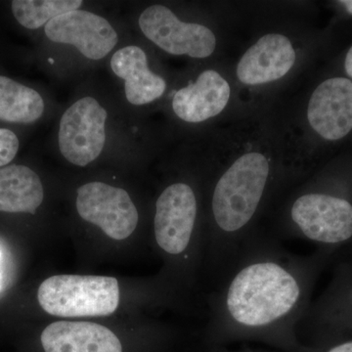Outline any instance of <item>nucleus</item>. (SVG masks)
I'll return each instance as SVG.
<instances>
[{
  "mask_svg": "<svg viewBox=\"0 0 352 352\" xmlns=\"http://www.w3.org/2000/svg\"><path fill=\"white\" fill-rule=\"evenodd\" d=\"M270 173L267 159L261 153H247L234 162L217 182L212 212L217 226L239 230L256 212Z\"/></svg>",
  "mask_w": 352,
  "mask_h": 352,
  "instance_id": "obj_2",
  "label": "nucleus"
},
{
  "mask_svg": "<svg viewBox=\"0 0 352 352\" xmlns=\"http://www.w3.org/2000/svg\"><path fill=\"white\" fill-rule=\"evenodd\" d=\"M45 104L34 88L0 76V120L11 124H34L43 117Z\"/></svg>",
  "mask_w": 352,
  "mask_h": 352,
  "instance_id": "obj_16",
  "label": "nucleus"
},
{
  "mask_svg": "<svg viewBox=\"0 0 352 352\" xmlns=\"http://www.w3.org/2000/svg\"><path fill=\"white\" fill-rule=\"evenodd\" d=\"M298 298L300 287L291 273L276 263H254L234 278L227 307L238 323L259 327L289 314Z\"/></svg>",
  "mask_w": 352,
  "mask_h": 352,
  "instance_id": "obj_1",
  "label": "nucleus"
},
{
  "mask_svg": "<svg viewBox=\"0 0 352 352\" xmlns=\"http://www.w3.org/2000/svg\"><path fill=\"white\" fill-rule=\"evenodd\" d=\"M44 32L52 43L74 46L95 61L107 56L119 41L118 32L107 19L80 9L51 20Z\"/></svg>",
  "mask_w": 352,
  "mask_h": 352,
  "instance_id": "obj_8",
  "label": "nucleus"
},
{
  "mask_svg": "<svg viewBox=\"0 0 352 352\" xmlns=\"http://www.w3.org/2000/svg\"><path fill=\"white\" fill-rule=\"evenodd\" d=\"M43 199V183L32 168L19 164L0 168V212L34 214Z\"/></svg>",
  "mask_w": 352,
  "mask_h": 352,
  "instance_id": "obj_15",
  "label": "nucleus"
},
{
  "mask_svg": "<svg viewBox=\"0 0 352 352\" xmlns=\"http://www.w3.org/2000/svg\"><path fill=\"white\" fill-rule=\"evenodd\" d=\"M344 67H346L347 75L352 78V47L349 50V52H347Z\"/></svg>",
  "mask_w": 352,
  "mask_h": 352,
  "instance_id": "obj_20",
  "label": "nucleus"
},
{
  "mask_svg": "<svg viewBox=\"0 0 352 352\" xmlns=\"http://www.w3.org/2000/svg\"><path fill=\"white\" fill-rule=\"evenodd\" d=\"M82 3L80 0H15L11 8L22 27L38 30L63 14L78 10Z\"/></svg>",
  "mask_w": 352,
  "mask_h": 352,
  "instance_id": "obj_17",
  "label": "nucleus"
},
{
  "mask_svg": "<svg viewBox=\"0 0 352 352\" xmlns=\"http://www.w3.org/2000/svg\"><path fill=\"white\" fill-rule=\"evenodd\" d=\"M76 210L89 223L113 240L129 238L138 227V210L126 190L103 182H89L78 189Z\"/></svg>",
  "mask_w": 352,
  "mask_h": 352,
  "instance_id": "obj_6",
  "label": "nucleus"
},
{
  "mask_svg": "<svg viewBox=\"0 0 352 352\" xmlns=\"http://www.w3.org/2000/svg\"><path fill=\"white\" fill-rule=\"evenodd\" d=\"M328 352H352V340L333 346Z\"/></svg>",
  "mask_w": 352,
  "mask_h": 352,
  "instance_id": "obj_19",
  "label": "nucleus"
},
{
  "mask_svg": "<svg viewBox=\"0 0 352 352\" xmlns=\"http://www.w3.org/2000/svg\"><path fill=\"white\" fill-rule=\"evenodd\" d=\"M291 41L279 34H265L241 58L237 76L248 85H263L280 80L296 62Z\"/></svg>",
  "mask_w": 352,
  "mask_h": 352,
  "instance_id": "obj_11",
  "label": "nucleus"
},
{
  "mask_svg": "<svg viewBox=\"0 0 352 352\" xmlns=\"http://www.w3.org/2000/svg\"><path fill=\"white\" fill-rule=\"evenodd\" d=\"M310 126L326 140H339L352 129V82L333 78L322 82L307 108Z\"/></svg>",
  "mask_w": 352,
  "mask_h": 352,
  "instance_id": "obj_10",
  "label": "nucleus"
},
{
  "mask_svg": "<svg viewBox=\"0 0 352 352\" xmlns=\"http://www.w3.org/2000/svg\"><path fill=\"white\" fill-rule=\"evenodd\" d=\"M230 98L229 83L214 69L203 72L196 82L176 91L173 110L180 120L191 124L219 115Z\"/></svg>",
  "mask_w": 352,
  "mask_h": 352,
  "instance_id": "obj_12",
  "label": "nucleus"
},
{
  "mask_svg": "<svg viewBox=\"0 0 352 352\" xmlns=\"http://www.w3.org/2000/svg\"><path fill=\"white\" fill-rule=\"evenodd\" d=\"M291 214L308 239L338 244L352 237V205L344 199L307 194L295 201Z\"/></svg>",
  "mask_w": 352,
  "mask_h": 352,
  "instance_id": "obj_7",
  "label": "nucleus"
},
{
  "mask_svg": "<svg viewBox=\"0 0 352 352\" xmlns=\"http://www.w3.org/2000/svg\"><path fill=\"white\" fill-rule=\"evenodd\" d=\"M106 109L87 96L69 106L60 120L58 144L69 164L87 166L98 159L107 140Z\"/></svg>",
  "mask_w": 352,
  "mask_h": 352,
  "instance_id": "obj_4",
  "label": "nucleus"
},
{
  "mask_svg": "<svg viewBox=\"0 0 352 352\" xmlns=\"http://www.w3.org/2000/svg\"><path fill=\"white\" fill-rule=\"evenodd\" d=\"M38 300L53 316H109L119 307V283L113 277L56 275L41 283Z\"/></svg>",
  "mask_w": 352,
  "mask_h": 352,
  "instance_id": "obj_3",
  "label": "nucleus"
},
{
  "mask_svg": "<svg viewBox=\"0 0 352 352\" xmlns=\"http://www.w3.org/2000/svg\"><path fill=\"white\" fill-rule=\"evenodd\" d=\"M17 135L10 129H0V168L8 166L19 151Z\"/></svg>",
  "mask_w": 352,
  "mask_h": 352,
  "instance_id": "obj_18",
  "label": "nucleus"
},
{
  "mask_svg": "<svg viewBox=\"0 0 352 352\" xmlns=\"http://www.w3.org/2000/svg\"><path fill=\"white\" fill-rule=\"evenodd\" d=\"M110 66L115 76L124 80V94L131 105H147L166 91V80L150 71L147 55L139 46L120 48L113 53Z\"/></svg>",
  "mask_w": 352,
  "mask_h": 352,
  "instance_id": "obj_14",
  "label": "nucleus"
},
{
  "mask_svg": "<svg viewBox=\"0 0 352 352\" xmlns=\"http://www.w3.org/2000/svg\"><path fill=\"white\" fill-rule=\"evenodd\" d=\"M138 24L146 38L170 54L204 59L210 56L217 46L214 34L208 28L182 22L170 9L160 4L145 9Z\"/></svg>",
  "mask_w": 352,
  "mask_h": 352,
  "instance_id": "obj_5",
  "label": "nucleus"
},
{
  "mask_svg": "<svg viewBox=\"0 0 352 352\" xmlns=\"http://www.w3.org/2000/svg\"><path fill=\"white\" fill-rule=\"evenodd\" d=\"M41 340L45 352H122L112 331L91 322H54L44 329Z\"/></svg>",
  "mask_w": 352,
  "mask_h": 352,
  "instance_id": "obj_13",
  "label": "nucleus"
},
{
  "mask_svg": "<svg viewBox=\"0 0 352 352\" xmlns=\"http://www.w3.org/2000/svg\"><path fill=\"white\" fill-rule=\"evenodd\" d=\"M197 214L195 194L189 185L175 183L157 199L155 236L157 245L170 254H179L188 247Z\"/></svg>",
  "mask_w": 352,
  "mask_h": 352,
  "instance_id": "obj_9",
  "label": "nucleus"
},
{
  "mask_svg": "<svg viewBox=\"0 0 352 352\" xmlns=\"http://www.w3.org/2000/svg\"><path fill=\"white\" fill-rule=\"evenodd\" d=\"M340 3L344 4L346 7L347 12L352 15V0H344V1H340Z\"/></svg>",
  "mask_w": 352,
  "mask_h": 352,
  "instance_id": "obj_21",
  "label": "nucleus"
}]
</instances>
